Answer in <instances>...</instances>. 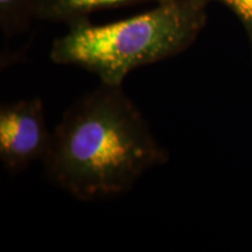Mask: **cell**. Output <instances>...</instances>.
Masks as SVG:
<instances>
[{"instance_id":"6da1fadb","label":"cell","mask_w":252,"mask_h":252,"mask_svg":"<svg viewBox=\"0 0 252 252\" xmlns=\"http://www.w3.org/2000/svg\"><path fill=\"white\" fill-rule=\"evenodd\" d=\"M168 159L123 86L100 83L65 110L41 162L53 184L94 201L126 193Z\"/></svg>"},{"instance_id":"7a4b0ae2","label":"cell","mask_w":252,"mask_h":252,"mask_svg":"<svg viewBox=\"0 0 252 252\" xmlns=\"http://www.w3.org/2000/svg\"><path fill=\"white\" fill-rule=\"evenodd\" d=\"M210 0H161L145 13L105 25L89 18L68 24L53 42L49 58L96 75L100 83L123 86L135 69L189 48L207 23Z\"/></svg>"},{"instance_id":"3957f363","label":"cell","mask_w":252,"mask_h":252,"mask_svg":"<svg viewBox=\"0 0 252 252\" xmlns=\"http://www.w3.org/2000/svg\"><path fill=\"white\" fill-rule=\"evenodd\" d=\"M48 130L43 102L20 99L0 108V160L9 172L23 171L48 151Z\"/></svg>"},{"instance_id":"277c9868","label":"cell","mask_w":252,"mask_h":252,"mask_svg":"<svg viewBox=\"0 0 252 252\" xmlns=\"http://www.w3.org/2000/svg\"><path fill=\"white\" fill-rule=\"evenodd\" d=\"M150 0H39L37 19L50 23L71 24L89 18L94 12L103 8L137 4ZM161 1V0H152Z\"/></svg>"},{"instance_id":"5b68a950","label":"cell","mask_w":252,"mask_h":252,"mask_svg":"<svg viewBox=\"0 0 252 252\" xmlns=\"http://www.w3.org/2000/svg\"><path fill=\"white\" fill-rule=\"evenodd\" d=\"M39 0H0V27L6 36H14L37 18Z\"/></svg>"},{"instance_id":"8992f818","label":"cell","mask_w":252,"mask_h":252,"mask_svg":"<svg viewBox=\"0 0 252 252\" xmlns=\"http://www.w3.org/2000/svg\"><path fill=\"white\" fill-rule=\"evenodd\" d=\"M216 1L225 5L243 25L250 45L252 58V0H216Z\"/></svg>"}]
</instances>
